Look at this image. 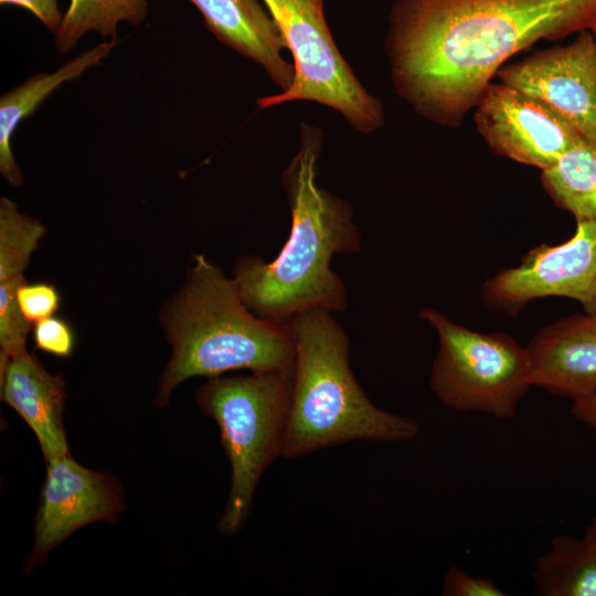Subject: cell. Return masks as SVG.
Segmentation results:
<instances>
[{"label": "cell", "mask_w": 596, "mask_h": 596, "mask_svg": "<svg viewBox=\"0 0 596 596\" xmlns=\"http://www.w3.org/2000/svg\"><path fill=\"white\" fill-rule=\"evenodd\" d=\"M389 21L397 93L427 119L457 126L509 57L596 31V0H396Z\"/></svg>", "instance_id": "1"}, {"label": "cell", "mask_w": 596, "mask_h": 596, "mask_svg": "<svg viewBox=\"0 0 596 596\" xmlns=\"http://www.w3.org/2000/svg\"><path fill=\"white\" fill-rule=\"evenodd\" d=\"M321 138L302 125L300 147L283 174L291 213L289 236L270 262L241 256L233 280L247 308L267 321L289 324L298 313L348 308L342 278L332 270L337 254L361 251V233L351 205L317 184Z\"/></svg>", "instance_id": "2"}, {"label": "cell", "mask_w": 596, "mask_h": 596, "mask_svg": "<svg viewBox=\"0 0 596 596\" xmlns=\"http://www.w3.org/2000/svg\"><path fill=\"white\" fill-rule=\"evenodd\" d=\"M161 322L172 353L159 381L158 407L191 377L285 369L294 362L290 324L252 312L233 278L201 254L193 256L182 288L162 309Z\"/></svg>", "instance_id": "3"}, {"label": "cell", "mask_w": 596, "mask_h": 596, "mask_svg": "<svg viewBox=\"0 0 596 596\" xmlns=\"http://www.w3.org/2000/svg\"><path fill=\"white\" fill-rule=\"evenodd\" d=\"M292 387L281 458L296 459L345 443H402L418 423L371 402L350 366V340L333 312L313 308L289 322Z\"/></svg>", "instance_id": "4"}, {"label": "cell", "mask_w": 596, "mask_h": 596, "mask_svg": "<svg viewBox=\"0 0 596 596\" xmlns=\"http://www.w3.org/2000/svg\"><path fill=\"white\" fill-rule=\"evenodd\" d=\"M291 387L292 365L209 377L196 391V404L217 424L231 465V489L217 523L224 535L244 526L259 480L281 458Z\"/></svg>", "instance_id": "5"}, {"label": "cell", "mask_w": 596, "mask_h": 596, "mask_svg": "<svg viewBox=\"0 0 596 596\" xmlns=\"http://www.w3.org/2000/svg\"><path fill=\"white\" fill-rule=\"evenodd\" d=\"M419 317L438 337L429 387L456 412H479L499 419L515 416L532 385L525 347L503 332L483 333L424 308Z\"/></svg>", "instance_id": "6"}, {"label": "cell", "mask_w": 596, "mask_h": 596, "mask_svg": "<svg viewBox=\"0 0 596 596\" xmlns=\"http://www.w3.org/2000/svg\"><path fill=\"white\" fill-rule=\"evenodd\" d=\"M278 25L295 66L284 92L259 98L260 108L306 100L340 113L352 128L369 134L384 123L383 106L356 78L341 55L324 15V0H262Z\"/></svg>", "instance_id": "7"}, {"label": "cell", "mask_w": 596, "mask_h": 596, "mask_svg": "<svg viewBox=\"0 0 596 596\" xmlns=\"http://www.w3.org/2000/svg\"><path fill=\"white\" fill-rule=\"evenodd\" d=\"M576 222L575 234L566 242L536 246L518 267L487 279L486 304L515 315L535 298L558 296L575 299L586 313L596 315V221Z\"/></svg>", "instance_id": "8"}, {"label": "cell", "mask_w": 596, "mask_h": 596, "mask_svg": "<svg viewBox=\"0 0 596 596\" xmlns=\"http://www.w3.org/2000/svg\"><path fill=\"white\" fill-rule=\"evenodd\" d=\"M478 132L497 153L547 169L583 136L543 100L503 83H490L475 106Z\"/></svg>", "instance_id": "9"}, {"label": "cell", "mask_w": 596, "mask_h": 596, "mask_svg": "<svg viewBox=\"0 0 596 596\" xmlns=\"http://www.w3.org/2000/svg\"><path fill=\"white\" fill-rule=\"evenodd\" d=\"M123 509L121 488L111 475L83 467L70 454L49 460L25 571L40 566L78 529L98 521L115 522Z\"/></svg>", "instance_id": "10"}, {"label": "cell", "mask_w": 596, "mask_h": 596, "mask_svg": "<svg viewBox=\"0 0 596 596\" xmlns=\"http://www.w3.org/2000/svg\"><path fill=\"white\" fill-rule=\"evenodd\" d=\"M501 83L536 97L563 116L583 138L596 142V47L585 30L554 46L501 67Z\"/></svg>", "instance_id": "11"}, {"label": "cell", "mask_w": 596, "mask_h": 596, "mask_svg": "<svg viewBox=\"0 0 596 596\" xmlns=\"http://www.w3.org/2000/svg\"><path fill=\"white\" fill-rule=\"evenodd\" d=\"M525 349L533 386L572 401L596 393V315L544 327Z\"/></svg>", "instance_id": "12"}, {"label": "cell", "mask_w": 596, "mask_h": 596, "mask_svg": "<svg viewBox=\"0 0 596 596\" xmlns=\"http://www.w3.org/2000/svg\"><path fill=\"white\" fill-rule=\"evenodd\" d=\"M207 30L224 45L265 70L281 92L295 79V66L285 60V39L259 0H189Z\"/></svg>", "instance_id": "13"}, {"label": "cell", "mask_w": 596, "mask_h": 596, "mask_svg": "<svg viewBox=\"0 0 596 596\" xmlns=\"http://www.w3.org/2000/svg\"><path fill=\"white\" fill-rule=\"evenodd\" d=\"M1 397L32 429L45 462L68 453L63 425L65 380L25 352L0 366Z\"/></svg>", "instance_id": "14"}, {"label": "cell", "mask_w": 596, "mask_h": 596, "mask_svg": "<svg viewBox=\"0 0 596 596\" xmlns=\"http://www.w3.org/2000/svg\"><path fill=\"white\" fill-rule=\"evenodd\" d=\"M118 40L104 41L51 73H39L0 97V172L12 185L23 183L22 172L14 159L11 141L18 126L32 116L40 105L64 83L73 81L89 68L98 66L114 50Z\"/></svg>", "instance_id": "15"}, {"label": "cell", "mask_w": 596, "mask_h": 596, "mask_svg": "<svg viewBox=\"0 0 596 596\" xmlns=\"http://www.w3.org/2000/svg\"><path fill=\"white\" fill-rule=\"evenodd\" d=\"M533 581L543 596H596V552L583 536L557 535L536 558Z\"/></svg>", "instance_id": "16"}, {"label": "cell", "mask_w": 596, "mask_h": 596, "mask_svg": "<svg viewBox=\"0 0 596 596\" xmlns=\"http://www.w3.org/2000/svg\"><path fill=\"white\" fill-rule=\"evenodd\" d=\"M542 185L553 202L576 221H596V142L583 138L553 166L542 170Z\"/></svg>", "instance_id": "17"}, {"label": "cell", "mask_w": 596, "mask_h": 596, "mask_svg": "<svg viewBox=\"0 0 596 596\" xmlns=\"http://www.w3.org/2000/svg\"><path fill=\"white\" fill-rule=\"evenodd\" d=\"M148 0H71L55 32L56 49L62 54L68 53L91 31L117 40L118 24H141L148 15Z\"/></svg>", "instance_id": "18"}, {"label": "cell", "mask_w": 596, "mask_h": 596, "mask_svg": "<svg viewBox=\"0 0 596 596\" xmlns=\"http://www.w3.org/2000/svg\"><path fill=\"white\" fill-rule=\"evenodd\" d=\"M44 234L38 219L21 213L12 200L0 199V281L23 275Z\"/></svg>", "instance_id": "19"}, {"label": "cell", "mask_w": 596, "mask_h": 596, "mask_svg": "<svg viewBox=\"0 0 596 596\" xmlns=\"http://www.w3.org/2000/svg\"><path fill=\"white\" fill-rule=\"evenodd\" d=\"M23 275L0 281V366L25 352L31 322L23 315L17 292Z\"/></svg>", "instance_id": "20"}, {"label": "cell", "mask_w": 596, "mask_h": 596, "mask_svg": "<svg viewBox=\"0 0 596 596\" xmlns=\"http://www.w3.org/2000/svg\"><path fill=\"white\" fill-rule=\"evenodd\" d=\"M17 297L23 315L31 323L52 317L60 306L58 291L51 284L29 285L24 281Z\"/></svg>", "instance_id": "21"}, {"label": "cell", "mask_w": 596, "mask_h": 596, "mask_svg": "<svg viewBox=\"0 0 596 596\" xmlns=\"http://www.w3.org/2000/svg\"><path fill=\"white\" fill-rule=\"evenodd\" d=\"M35 347L55 356H70L75 347V337L70 324L61 318L49 317L34 324Z\"/></svg>", "instance_id": "22"}, {"label": "cell", "mask_w": 596, "mask_h": 596, "mask_svg": "<svg viewBox=\"0 0 596 596\" xmlns=\"http://www.w3.org/2000/svg\"><path fill=\"white\" fill-rule=\"evenodd\" d=\"M445 596H504L496 583L487 577H476L458 566H451L444 577Z\"/></svg>", "instance_id": "23"}, {"label": "cell", "mask_w": 596, "mask_h": 596, "mask_svg": "<svg viewBox=\"0 0 596 596\" xmlns=\"http://www.w3.org/2000/svg\"><path fill=\"white\" fill-rule=\"evenodd\" d=\"M0 3L29 10L54 33L58 30L64 15L60 10L58 0H0Z\"/></svg>", "instance_id": "24"}, {"label": "cell", "mask_w": 596, "mask_h": 596, "mask_svg": "<svg viewBox=\"0 0 596 596\" xmlns=\"http://www.w3.org/2000/svg\"><path fill=\"white\" fill-rule=\"evenodd\" d=\"M571 411L578 422L596 429V393L573 400Z\"/></svg>", "instance_id": "25"}, {"label": "cell", "mask_w": 596, "mask_h": 596, "mask_svg": "<svg viewBox=\"0 0 596 596\" xmlns=\"http://www.w3.org/2000/svg\"><path fill=\"white\" fill-rule=\"evenodd\" d=\"M583 538L596 552V514L593 517L590 523L586 526Z\"/></svg>", "instance_id": "26"}, {"label": "cell", "mask_w": 596, "mask_h": 596, "mask_svg": "<svg viewBox=\"0 0 596 596\" xmlns=\"http://www.w3.org/2000/svg\"><path fill=\"white\" fill-rule=\"evenodd\" d=\"M593 34H594L595 47H596V31H594Z\"/></svg>", "instance_id": "27"}]
</instances>
